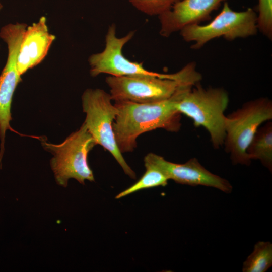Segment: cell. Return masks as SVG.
Here are the masks:
<instances>
[{
  "mask_svg": "<svg viewBox=\"0 0 272 272\" xmlns=\"http://www.w3.org/2000/svg\"><path fill=\"white\" fill-rule=\"evenodd\" d=\"M192 86L186 87L171 98L152 103L115 101L118 112L113 123L116 142L121 153L131 152L137 147L142 134L158 128L177 132L181 123L176 102Z\"/></svg>",
  "mask_w": 272,
  "mask_h": 272,
  "instance_id": "6da1fadb",
  "label": "cell"
},
{
  "mask_svg": "<svg viewBox=\"0 0 272 272\" xmlns=\"http://www.w3.org/2000/svg\"><path fill=\"white\" fill-rule=\"evenodd\" d=\"M202 76L194 62L172 74L157 76H112L106 78L112 100L152 103L169 99L182 89L200 82Z\"/></svg>",
  "mask_w": 272,
  "mask_h": 272,
  "instance_id": "7a4b0ae2",
  "label": "cell"
},
{
  "mask_svg": "<svg viewBox=\"0 0 272 272\" xmlns=\"http://www.w3.org/2000/svg\"><path fill=\"white\" fill-rule=\"evenodd\" d=\"M229 101V95L222 87L204 88L200 82L187 91L176 102V108L190 118L195 127H202L208 132L215 149L223 146L225 137L224 112Z\"/></svg>",
  "mask_w": 272,
  "mask_h": 272,
  "instance_id": "3957f363",
  "label": "cell"
},
{
  "mask_svg": "<svg viewBox=\"0 0 272 272\" xmlns=\"http://www.w3.org/2000/svg\"><path fill=\"white\" fill-rule=\"evenodd\" d=\"M40 140L44 149L53 155L50 164L58 185L67 187L71 178L83 185L85 180L95 181L88 156L96 144L84 123L60 144H52L43 139Z\"/></svg>",
  "mask_w": 272,
  "mask_h": 272,
  "instance_id": "277c9868",
  "label": "cell"
},
{
  "mask_svg": "<svg viewBox=\"0 0 272 272\" xmlns=\"http://www.w3.org/2000/svg\"><path fill=\"white\" fill-rule=\"evenodd\" d=\"M271 119L272 101L267 97L248 101L226 116L223 145L234 165H250L247 148L260 125Z\"/></svg>",
  "mask_w": 272,
  "mask_h": 272,
  "instance_id": "5b68a950",
  "label": "cell"
},
{
  "mask_svg": "<svg viewBox=\"0 0 272 272\" xmlns=\"http://www.w3.org/2000/svg\"><path fill=\"white\" fill-rule=\"evenodd\" d=\"M258 31L257 13L254 9L235 11L226 1L219 13L209 23L187 26L179 32L183 40L192 43V49H199L217 38L233 41L254 36Z\"/></svg>",
  "mask_w": 272,
  "mask_h": 272,
  "instance_id": "8992f818",
  "label": "cell"
},
{
  "mask_svg": "<svg viewBox=\"0 0 272 272\" xmlns=\"http://www.w3.org/2000/svg\"><path fill=\"white\" fill-rule=\"evenodd\" d=\"M112 100L110 94L102 89H86L82 96L83 111L86 113L84 123L96 145L110 152L124 172L135 179V172L126 162L115 141L113 123L118 110Z\"/></svg>",
  "mask_w": 272,
  "mask_h": 272,
  "instance_id": "52a82bcc",
  "label": "cell"
},
{
  "mask_svg": "<svg viewBox=\"0 0 272 272\" xmlns=\"http://www.w3.org/2000/svg\"><path fill=\"white\" fill-rule=\"evenodd\" d=\"M25 23H9L0 30V37L7 44L8 57L0 74V165L4 152L6 132H17L10 125L12 120L11 104L13 96L18 84L22 81L17 69V58L24 33Z\"/></svg>",
  "mask_w": 272,
  "mask_h": 272,
  "instance_id": "ba28073f",
  "label": "cell"
},
{
  "mask_svg": "<svg viewBox=\"0 0 272 272\" xmlns=\"http://www.w3.org/2000/svg\"><path fill=\"white\" fill-rule=\"evenodd\" d=\"M114 24L109 26L105 35V45L100 52L90 56L88 62L91 76L101 74L112 76H157L161 73L146 69L142 62L130 61L123 54L124 46L133 37L135 31H130L119 37Z\"/></svg>",
  "mask_w": 272,
  "mask_h": 272,
  "instance_id": "9c48e42d",
  "label": "cell"
},
{
  "mask_svg": "<svg viewBox=\"0 0 272 272\" xmlns=\"http://www.w3.org/2000/svg\"><path fill=\"white\" fill-rule=\"evenodd\" d=\"M144 163L152 164L160 169L168 178L175 182L192 186H205L217 188L230 193L233 189L226 179L206 169L196 158H192L183 164L172 163L163 157L153 153L144 158Z\"/></svg>",
  "mask_w": 272,
  "mask_h": 272,
  "instance_id": "30bf717a",
  "label": "cell"
},
{
  "mask_svg": "<svg viewBox=\"0 0 272 272\" xmlns=\"http://www.w3.org/2000/svg\"><path fill=\"white\" fill-rule=\"evenodd\" d=\"M227 0H180L158 16L160 35L168 37L184 27L209 20L212 12Z\"/></svg>",
  "mask_w": 272,
  "mask_h": 272,
  "instance_id": "8fae6325",
  "label": "cell"
},
{
  "mask_svg": "<svg viewBox=\"0 0 272 272\" xmlns=\"http://www.w3.org/2000/svg\"><path fill=\"white\" fill-rule=\"evenodd\" d=\"M55 39V35L49 32L44 16L26 27L17 58V69L20 76L43 60Z\"/></svg>",
  "mask_w": 272,
  "mask_h": 272,
  "instance_id": "7c38bea8",
  "label": "cell"
},
{
  "mask_svg": "<svg viewBox=\"0 0 272 272\" xmlns=\"http://www.w3.org/2000/svg\"><path fill=\"white\" fill-rule=\"evenodd\" d=\"M246 152L250 160H258L269 171H272V122L260 126L248 146Z\"/></svg>",
  "mask_w": 272,
  "mask_h": 272,
  "instance_id": "4fadbf2b",
  "label": "cell"
},
{
  "mask_svg": "<svg viewBox=\"0 0 272 272\" xmlns=\"http://www.w3.org/2000/svg\"><path fill=\"white\" fill-rule=\"evenodd\" d=\"M272 266V244L258 241L244 262L243 272H265Z\"/></svg>",
  "mask_w": 272,
  "mask_h": 272,
  "instance_id": "5bb4252c",
  "label": "cell"
},
{
  "mask_svg": "<svg viewBox=\"0 0 272 272\" xmlns=\"http://www.w3.org/2000/svg\"><path fill=\"white\" fill-rule=\"evenodd\" d=\"M144 164L146 170L143 175L132 185L118 193L115 196L116 199L143 189L167 185L169 179L160 169L152 164Z\"/></svg>",
  "mask_w": 272,
  "mask_h": 272,
  "instance_id": "9a60e30c",
  "label": "cell"
},
{
  "mask_svg": "<svg viewBox=\"0 0 272 272\" xmlns=\"http://www.w3.org/2000/svg\"><path fill=\"white\" fill-rule=\"evenodd\" d=\"M140 12L151 16H159L180 0H127Z\"/></svg>",
  "mask_w": 272,
  "mask_h": 272,
  "instance_id": "2e32d148",
  "label": "cell"
},
{
  "mask_svg": "<svg viewBox=\"0 0 272 272\" xmlns=\"http://www.w3.org/2000/svg\"><path fill=\"white\" fill-rule=\"evenodd\" d=\"M257 11L258 31L271 40L272 0H258Z\"/></svg>",
  "mask_w": 272,
  "mask_h": 272,
  "instance_id": "e0dca14e",
  "label": "cell"
},
{
  "mask_svg": "<svg viewBox=\"0 0 272 272\" xmlns=\"http://www.w3.org/2000/svg\"><path fill=\"white\" fill-rule=\"evenodd\" d=\"M2 8H3V5L0 2V10L2 9Z\"/></svg>",
  "mask_w": 272,
  "mask_h": 272,
  "instance_id": "ac0fdd59",
  "label": "cell"
}]
</instances>
